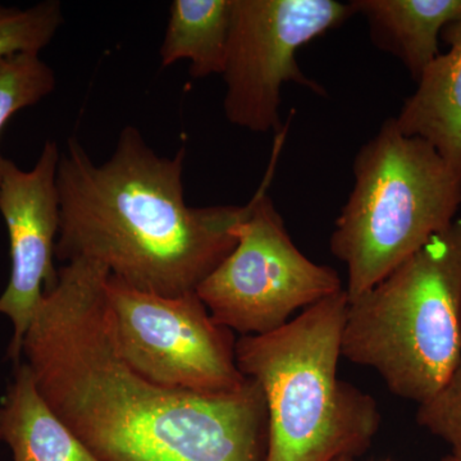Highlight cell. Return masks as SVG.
Wrapping results in <instances>:
<instances>
[{"label":"cell","mask_w":461,"mask_h":461,"mask_svg":"<svg viewBox=\"0 0 461 461\" xmlns=\"http://www.w3.org/2000/svg\"><path fill=\"white\" fill-rule=\"evenodd\" d=\"M104 266L75 260L44 290L23 342L36 388L99 461H266L268 412L254 379L241 391L169 390L118 350Z\"/></svg>","instance_id":"obj_1"},{"label":"cell","mask_w":461,"mask_h":461,"mask_svg":"<svg viewBox=\"0 0 461 461\" xmlns=\"http://www.w3.org/2000/svg\"><path fill=\"white\" fill-rule=\"evenodd\" d=\"M186 149L160 157L136 127L121 131L95 165L69 138L57 172L60 222L56 258L91 260L130 286L166 297L194 293L236 247L247 205L186 204Z\"/></svg>","instance_id":"obj_2"},{"label":"cell","mask_w":461,"mask_h":461,"mask_svg":"<svg viewBox=\"0 0 461 461\" xmlns=\"http://www.w3.org/2000/svg\"><path fill=\"white\" fill-rule=\"evenodd\" d=\"M346 291L304 309L280 329L236 339V364L262 387L268 412L266 461H335L371 448L378 403L339 378Z\"/></svg>","instance_id":"obj_3"},{"label":"cell","mask_w":461,"mask_h":461,"mask_svg":"<svg viewBox=\"0 0 461 461\" xmlns=\"http://www.w3.org/2000/svg\"><path fill=\"white\" fill-rule=\"evenodd\" d=\"M342 357L423 403L461 364V218L348 302Z\"/></svg>","instance_id":"obj_4"},{"label":"cell","mask_w":461,"mask_h":461,"mask_svg":"<svg viewBox=\"0 0 461 461\" xmlns=\"http://www.w3.org/2000/svg\"><path fill=\"white\" fill-rule=\"evenodd\" d=\"M354 186L330 238L346 267L348 302L368 293L456 220L461 177L387 118L355 156Z\"/></svg>","instance_id":"obj_5"},{"label":"cell","mask_w":461,"mask_h":461,"mask_svg":"<svg viewBox=\"0 0 461 461\" xmlns=\"http://www.w3.org/2000/svg\"><path fill=\"white\" fill-rule=\"evenodd\" d=\"M285 133L286 129L277 133L271 165L248 214L232 229L236 247L196 288L213 321L240 336L278 330L299 309L345 290L336 269L313 262L294 244L267 191Z\"/></svg>","instance_id":"obj_6"},{"label":"cell","mask_w":461,"mask_h":461,"mask_svg":"<svg viewBox=\"0 0 461 461\" xmlns=\"http://www.w3.org/2000/svg\"><path fill=\"white\" fill-rule=\"evenodd\" d=\"M105 295L124 362L158 386L202 395L241 391L232 330L213 321L196 291L156 295L109 275Z\"/></svg>","instance_id":"obj_7"},{"label":"cell","mask_w":461,"mask_h":461,"mask_svg":"<svg viewBox=\"0 0 461 461\" xmlns=\"http://www.w3.org/2000/svg\"><path fill=\"white\" fill-rule=\"evenodd\" d=\"M355 16L353 5L336 0H233L222 72L227 121L257 133H278L281 93L295 83L326 95L302 71L297 51Z\"/></svg>","instance_id":"obj_8"},{"label":"cell","mask_w":461,"mask_h":461,"mask_svg":"<svg viewBox=\"0 0 461 461\" xmlns=\"http://www.w3.org/2000/svg\"><path fill=\"white\" fill-rule=\"evenodd\" d=\"M60 150L48 140L30 171L2 158L0 214L7 226L11 276L0 296V314L14 324L7 359L23 362V342L44 290L57 285L54 267L60 209L57 172Z\"/></svg>","instance_id":"obj_9"},{"label":"cell","mask_w":461,"mask_h":461,"mask_svg":"<svg viewBox=\"0 0 461 461\" xmlns=\"http://www.w3.org/2000/svg\"><path fill=\"white\" fill-rule=\"evenodd\" d=\"M448 45L417 81L395 122L400 131L429 142L461 177V21L446 26Z\"/></svg>","instance_id":"obj_10"},{"label":"cell","mask_w":461,"mask_h":461,"mask_svg":"<svg viewBox=\"0 0 461 461\" xmlns=\"http://www.w3.org/2000/svg\"><path fill=\"white\" fill-rule=\"evenodd\" d=\"M375 48L397 58L417 83L441 54L445 27L461 21V0H353Z\"/></svg>","instance_id":"obj_11"},{"label":"cell","mask_w":461,"mask_h":461,"mask_svg":"<svg viewBox=\"0 0 461 461\" xmlns=\"http://www.w3.org/2000/svg\"><path fill=\"white\" fill-rule=\"evenodd\" d=\"M0 442L14 461H99L51 411L23 362L0 400Z\"/></svg>","instance_id":"obj_12"},{"label":"cell","mask_w":461,"mask_h":461,"mask_svg":"<svg viewBox=\"0 0 461 461\" xmlns=\"http://www.w3.org/2000/svg\"><path fill=\"white\" fill-rule=\"evenodd\" d=\"M233 0H175L160 47L163 68L189 60L193 78L222 75Z\"/></svg>","instance_id":"obj_13"},{"label":"cell","mask_w":461,"mask_h":461,"mask_svg":"<svg viewBox=\"0 0 461 461\" xmlns=\"http://www.w3.org/2000/svg\"><path fill=\"white\" fill-rule=\"evenodd\" d=\"M56 84L53 68L41 54L0 58V135L14 114L47 98Z\"/></svg>","instance_id":"obj_14"},{"label":"cell","mask_w":461,"mask_h":461,"mask_svg":"<svg viewBox=\"0 0 461 461\" xmlns=\"http://www.w3.org/2000/svg\"><path fill=\"white\" fill-rule=\"evenodd\" d=\"M65 23L62 5L45 0L32 7L0 5V58L41 54Z\"/></svg>","instance_id":"obj_15"},{"label":"cell","mask_w":461,"mask_h":461,"mask_svg":"<svg viewBox=\"0 0 461 461\" xmlns=\"http://www.w3.org/2000/svg\"><path fill=\"white\" fill-rule=\"evenodd\" d=\"M417 421L451 447V456L461 461V364L444 387L420 403Z\"/></svg>","instance_id":"obj_16"},{"label":"cell","mask_w":461,"mask_h":461,"mask_svg":"<svg viewBox=\"0 0 461 461\" xmlns=\"http://www.w3.org/2000/svg\"><path fill=\"white\" fill-rule=\"evenodd\" d=\"M335 461H357V460H355L354 457L342 456V457H339V459L335 460Z\"/></svg>","instance_id":"obj_17"},{"label":"cell","mask_w":461,"mask_h":461,"mask_svg":"<svg viewBox=\"0 0 461 461\" xmlns=\"http://www.w3.org/2000/svg\"><path fill=\"white\" fill-rule=\"evenodd\" d=\"M442 461H459V460L455 459V457L451 456V455H447V456H445L444 459H442Z\"/></svg>","instance_id":"obj_18"}]
</instances>
